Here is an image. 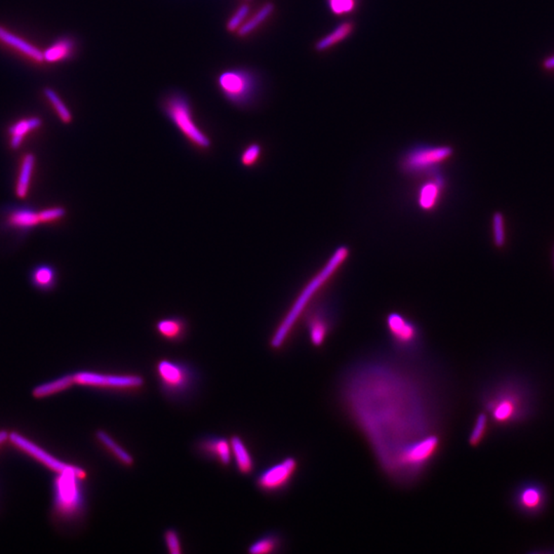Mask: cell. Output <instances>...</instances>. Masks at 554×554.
Here are the masks:
<instances>
[{"instance_id": "1", "label": "cell", "mask_w": 554, "mask_h": 554, "mask_svg": "<svg viewBox=\"0 0 554 554\" xmlns=\"http://www.w3.org/2000/svg\"><path fill=\"white\" fill-rule=\"evenodd\" d=\"M423 374L390 358H367L344 374L340 400L382 471L410 485L435 462L443 447L440 410Z\"/></svg>"}, {"instance_id": "2", "label": "cell", "mask_w": 554, "mask_h": 554, "mask_svg": "<svg viewBox=\"0 0 554 554\" xmlns=\"http://www.w3.org/2000/svg\"><path fill=\"white\" fill-rule=\"evenodd\" d=\"M482 407L499 428H509L527 422L535 410L532 387L520 378L501 379L484 390Z\"/></svg>"}, {"instance_id": "3", "label": "cell", "mask_w": 554, "mask_h": 554, "mask_svg": "<svg viewBox=\"0 0 554 554\" xmlns=\"http://www.w3.org/2000/svg\"><path fill=\"white\" fill-rule=\"evenodd\" d=\"M349 254L350 250L346 245H341L332 252V256L330 257L329 260L321 268V270H319L318 273L308 281L307 285L297 297L289 311L274 332L273 336L270 340V346L272 349H281L285 345L290 335L292 334L295 325L302 318L308 305L311 302V299H313L318 291L325 287V283L340 269L341 266L346 262Z\"/></svg>"}, {"instance_id": "4", "label": "cell", "mask_w": 554, "mask_h": 554, "mask_svg": "<svg viewBox=\"0 0 554 554\" xmlns=\"http://www.w3.org/2000/svg\"><path fill=\"white\" fill-rule=\"evenodd\" d=\"M454 154V149L447 145H417L403 153L400 168L405 174L423 176L440 172L443 163Z\"/></svg>"}, {"instance_id": "5", "label": "cell", "mask_w": 554, "mask_h": 554, "mask_svg": "<svg viewBox=\"0 0 554 554\" xmlns=\"http://www.w3.org/2000/svg\"><path fill=\"white\" fill-rule=\"evenodd\" d=\"M163 109L166 116L184 137L201 150L210 147V140L195 123L189 102L182 95H172L165 99Z\"/></svg>"}, {"instance_id": "6", "label": "cell", "mask_w": 554, "mask_h": 554, "mask_svg": "<svg viewBox=\"0 0 554 554\" xmlns=\"http://www.w3.org/2000/svg\"><path fill=\"white\" fill-rule=\"evenodd\" d=\"M386 327L394 348L402 356L411 358L418 353L421 346V332L413 320L398 312H392L387 316Z\"/></svg>"}, {"instance_id": "7", "label": "cell", "mask_w": 554, "mask_h": 554, "mask_svg": "<svg viewBox=\"0 0 554 554\" xmlns=\"http://www.w3.org/2000/svg\"><path fill=\"white\" fill-rule=\"evenodd\" d=\"M156 373L161 387L170 396H185L194 384L195 374L189 365L178 361L159 360Z\"/></svg>"}, {"instance_id": "8", "label": "cell", "mask_w": 554, "mask_h": 554, "mask_svg": "<svg viewBox=\"0 0 554 554\" xmlns=\"http://www.w3.org/2000/svg\"><path fill=\"white\" fill-rule=\"evenodd\" d=\"M513 504L518 513L536 518L544 513L548 504V492L544 485L535 480L522 482L513 494Z\"/></svg>"}, {"instance_id": "9", "label": "cell", "mask_w": 554, "mask_h": 554, "mask_svg": "<svg viewBox=\"0 0 554 554\" xmlns=\"http://www.w3.org/2000/svg\"><path fill=\"white\" fill-rule=\"evenodd\" d=\"M224 96L237 105H245L256 92V79L247 70H229L222 73L219 77Z\"/></svg>"}, {"instance_id": "10", "label": "cell", "mask_w": 554, "mask_h": 554, "mask_svg": "<svg viewBox=\"0 0 554 554\" xmlns=\"http://www.w3.org/2000/svg\"><path fill=\"white\" fill-rule=\"evenodd\" d=\"M299 462L295 457H287L264 471L257 478L259 489L266 493H276L287 489L298 471Z\"/></svg>"}, {"instance_id": "11", "label": "cell", "mask_w": 554, "mask_h": 554, "mask_svg": "<svg viewBox=\"0 0 554 554\" xmlns=\"http://www.w3.org/2000/svg\"><path fill=\"white\" fill-rule=\"evenodd\" d=\"M74 382L86 386L111 388L119 390H137L144 386V379L139 374H105L93 372H79L73 374Z\"/></svg>"}, {"instance_id": "12", "label": "cell", "mask_w": 554, "mask_h": 554, "mask_svg": "<svg viewBox=\"0 0 554 554\" xmlns=\"http://www.w3.org/2000/svg\"><path fill=\"white\" fill-rule=\"evenodd\" d=\"M8 440H11L15 445H17L20 449L25 451L29 455L32 456L37 460L41 461L46 466L50 467V469L55 472L61 473H66V472L79 471V467L72 466V465L66 464L62 461L58 460L53 457L50 454L46 453V451L39 447L35 443L31 442L27 438L24 436L20 435L17 432H13L10 434Z\"/></svg>"}, {"instance_id": "13", "label": "cell", "mask_w": 554, "mask_h": 554, "mask_svg": "<svg viewBox=\"0 0 554 554\" xmlns=\"http://www.w3.org/2000/svg\"><path fill=\"white\" fill-rule=\"evenodd\" d=\"M428 180L423 183L417 194V203L423 210H432L438 207L445 192V180L440 172L429 175Z\"/></svg>"}, {"instance_id": "14", "label": "cell", "mask_w": 554, "mask_h": 554, "mask_svg": "<svg viewBox=\"0 0 554 554\" xmlns=\"http://www.w3.org/2000/svg\"><path fill=\"white\" fill-rule=\"evenodd\" d=\"M86 475L83 469L79 468V471L66 472L61 473V478L59 482V500L61 501L63 506L66 508H76L81 502V495H79V487H77V478H83Z\"/></svg>"}, {"instance_id": "15", "label": "cell", "mask_w": 554, "mask_h": 554, "mask_svg": "<svg viewBox=\"0 0 554 554\" xmlns=\"http://www.w3.org/2000/svg\"><path fill=\"white\" fill-rule=\"evenodd\" d=\"M198 450L201 454L216 460L217 462L228 466L231 463L232 451L230 440L220 436H208L198 442Z\"/></svg>"}, {"instance_id": "16", "label": "cell", "mask_w": 554, "mask_h": 554, "mask_svg": "<svg viewBox=\"0 0 554 554\" xmlns=\"http://www.w3.org/2000/svg\"><path fill=\"white\" fill-rule=\"evenodd\" d=\"M332 321L325 310L312 312L308 316L307 327L310 342L314 347L323 346L331 332Z\"/></svg>"}, {"instance_id": "17", "label": "cell", "mask_w": 554, "mask_h": 554, "mask_svg": "<svg viewBox=\"0 0 554 554\" xmlns=\"http://www.w3.org/2000/svg\"><path fill=\"white\" fill-rule=\"evenodd\" d=\"M230 445L237 469L243 475H249L254 471L255 462L247 445L238 435H234L230 438Z\"/></svg>"}, {"instance_id": "18", "label": "cell", "mask_w": 554, "mask_h": 554, "mask_svg": "<svg viewBox=\"0 0 554 554\" xmlns=\"http://www.w3.org/2000/svg\"><path fill=\"white\" fill-rule=\"evenodd\" d=\"M0 41L8 46H12L19 52L23 53L24 55H27L30 59L34 60L37 63L44 62L43 52H41L39 48L29 42L24 41L21 37L13 34L10 31L6 30V28L0 26Z\"/></svg>"}, {"instance_id": "19", "label": "cell", "mask_w": 554, "mask_h": 554, "mask_svg": "<svg viewBox=\"0 0 554 554\" xmlns=\"http://www.w3.org/2000/svg\"><path fill=\"white\" fill-rule=\"evenodd\" d=\"M156 332L166 341L179 342L187 332L185 320L180 318H163L156 323Z\"/></svg>"}, {"instance_id": "20", "label": "cell", "mask_w": 554, "mask_h": 554, "mask_svg": "<svg viewBox=\"0 0 554 554\" xmlns=\"http://www.w3.org/2000/svg\"><path fill=\"white\" fill-rule=\"evenodd\" d=\"M353 30L354 25L351 22H343L340 25L337 26L331 33L325 35L323 39H321L316 43V50L318 52H325V50H330L332 46L348 39L351 35V33L353 32Z\"/></svg>"}, {"instance_id": "21", "label": "cell", "mask_w": 554, "mask_h": 554, "mask_svg": "<svg viewBox=\"0 0 554 554\" xmlns=\"http://www.w3.org/2000/svg\"><path fill=\"white\" fill-rule=\"evenodd\" d=\"M42 126V121L39 117H31V119H22L18 121L14 126H11V147L13 149H18L23 142L24 137L32 130H37Z\"/></svg>"}, {"instance_id": "22", "label": "cell", "mask_w": 554, "mask_h": 554, "mask_svg": "<svg viewBox=\"0 0 554 554\" xmlns=\"http://www.w3.org/2000/svg\"><path fill=\"white\" fill-rule=\"evenodd\" d=\"M74 50V41L71 39H62L53 43L48 50L43 52L44 61L48 63L63 61L72 55Z\"/></svg>"}, {"instance_id": "23", "label": "cell", "mask_w": 554, "mask_h": 554, "mask_svg": "<svg viewBox=\"0 0 554 554\" xmlns=\"http://www.w3.org/2000/svg\"><path fill=\"white\" fill-rule=\"evenodd\" d=\"M96 436L97 440H99L106 449L109 450L111 453L114 455V457H116L117 460L121 461L123 465H126V466H133V465H134L135 460L133 456L130 455L128 452H126L121 445H119V443L115 442L109 434L106 433L103 430H99V431H97Z\"/></svg>"}, {"instance_id": "24", "label": "cell", "mask_w": 554, "mask_h": 554, "mask_svg": "<svg viewBox=\"0 0 554 554\" xmlns=\"http://www.w3.org/2000/svg\"><path fill=\"white\" fill-rule=\"evenodd\" d=\"M35 166V156L31 153L24 157L22 163L21 172H20L19 180H18L17 187H15V194L19 198H25L28 194L29 186H30L31 176Z\"/></svg>"}, {"instance_id": "25", "label": "cell", "mask_w": 554, "mask_h": 554, "mask_svg": "<svg viewBox=\"0 0 554 554\" xmlns=\"http://www.w3.org/2000/svg\"><path fill=\"white\" fill-rule=\"evenodd\" d=\"M74 383L73 374H67V376L62 377V378L57 379V380L52 381V382L39 385V387L33 390V396L37 398H46V396H52V394L57 393V392L67 389Z\"/></svg>"}, {"instance_id": "26", "label": "cell", "mask_w": 554, "mask_h": 554, "mask_svg": "<svg viewBox=\"0 0 554 554\" xmlns=\"http://www.w3.org/2000/svg\"><path fill=\"white\" fill-rule=\"evenodd\" d=\"M273 11V4H266L263 8H261L260 10L257 12V14L255 15L254 17L250 18V20H248V22L243 23V25L237 30V34H238L239 36L243 37L254 32L259 26L262 25L264 22L272 15Z\"/></svg>"}, {"instance_id": "27", "label": "cell", "mask_w": 554, "mask_h": 554, "mask_svg": "<svg viewBox=\"0 0 554 554\" xmlns=\"http://www.w3.org/2000/svg\"><path fill=\"white\" fill-rule=\"evenodd\" d=\"M8 223L14 227L31 228L41 223L39 212L31 210H15L8 217Z\"/></svg>"}, {"instance_id": "28", "label": "cell", "mask_w": 554, "mask_h": 554, "mask_svg": "<svg viewBox=\"0 0 554 554\" xmlns=\"http://www.w3.org/2000/svg\"><path fill=\"white\" fill-rule=\"evenodd\" d=\"M489 418L485 412L478 414L474 421L471 434H469L468 442L472 447H478L485 440L487 431H489Z\"/></svg>"}, {"instance_id": "29", "label": "cell", "mask_w": 554, "mask_h": 554, "mask_svg": "<svg viewBox=\"0 0 554 554\" xmlns=\"http://www.w3.org/2000/svg\"><path fill=\"white\" fill-rule=\"evenodd\" d=\"M281 546V537L276 534H269V535L264 536L260 539L255 541L250 546L249 553L252 554L273 553Z\"/></svg>"}, {"instance_id": "30", "label": "cell", "mask_w": 554, "mask_h": 554, "mask_svg": "<svg viewBox=\"0 0 554 554\" xmlns=\"http://www.w3.org/2000/svg\"><path fill=\"white\" fill-rule=\"evenodd\" d=\"M43 95L50 102L55 110L57 111L61 121L64 123H70L72 121V114H71L70 110L68 109L67 106L65 105V103H64L63 100L60 97L59 95L50 88H43Z\"/></svg>"}, {"instance_id": "31", "label": "cell", "mask_w": 554, "mask_h": 554, "mask_svg": "<svg viewBox=\"0 0 554 554\" xmlns=\"http://www.w3.org/2000/svg\"><path fill=\"white\" fill-rule=\"evenodd\" d=\"M327 8L332 14L344 15L351 14L358 6V0H327Z\"/></svg>"}, {"instance_id": "32", "label": "cell", "mask_w": 554, "mask_h": 554, "mask_svg": "<svg viewBox=\"0 0 554 554\" xmlns=\"http://www.w3.org/2000/svg\"><path fill=\"white\" fill-rule=\"evenodd\" d=\"M54 278L55 273L52 268L46 267V266L37 268L34 271V274H33V281H34L35 285L44 288V289L50 288L53 285Z\"/></svg>"}, {"instance_id": "33", "label": "cell", "mask_w": 554, "mask_h": 554, "mask_svg": "<svg viewBox=\"0 0 554 554\" xmlns=\"http://www.w3.org/2000/svg\"><path fill=\"white\" fill-rule=\"evenodd\" d=\"M261 153H262V148L259 144L252 143L245 148V151L243 152L241 157V163L247 168H252L258 163L260 159Z\"/></svg>"}, {"instance_id": "34", "label": "cell", "mask_w": 554, "mask_h": 554, "mask_svg": "<svg viewBox=\"0 0 554 554\" xmlns=\"http://www.w3.org/2000/svg\"><path fill=\"white\" fill-rule=\"evenodd\" d=\"M493 236L494 243L498 248L503 247L505 243V222L503 215L496 212L493 217Z\"/></svg>"}, {"instance_id": "35", "label": "cell", "mask_w": 554, "mask_h": 554, "mask_svg": "<svg viewBox=\"0 0 554 554\" xmlns=\"http://www.w3.org/2000/svg\"><path fill=\"white\" fill-rule=\"evenodd\" d=\"M249 13L250 8L248 4H243V6H239L238 10H237L236 12V14L232 15V17L230 18L229 21H228V30L231 31V32L238 30V29L243 25V23H245V18H247V15L249 14Z\"/></svg>"}, {"instance_id": "36", "label": "cell", "mask_w": 554, "mask_h": 554, "mask_svg": "<svg viewBox=\"0 0 554 554\" xmlns=\"http://www.w3.org/2000/svg\"><path fill=\"white\" fill-rule=\"evenodd\" d=\"M165 542L170 554L182 553L180 536L174 529H168L165 533Z\"/></svg>"}, {"instance_id": "37", "label": "cell", "mask_w": 554, "mask_h": 554, "mask_svg": "<svg viewBox=\"0 0 554 554\" xmlns=\"http://www.w3.org/2000/svg\"><path fill=\"white\" fill-rule=\"evenodd\" d=\"M39 216L41 223H50L63 218L65 216V210L63 208H46L39 212Z\"/></svg>"}, {"instance_id": "38", "label": "cell", "mask_w": 554, "mask_h": 554, "mask_svg": "<svg viewBox=\"0 0 554 554\" xmlns=\"http://www.w3.org/2000/svg\"><path fill=\"white\" fill-rule=\"evenodd\" d=\"M543 68L547 71H554V55H549L543 61Z\"/></svg>"}, {"instance_id": "39", "label": "cell", "mask_w": 554, "mask_h": 554, "mask_svg": "<svg viewBox=\"0 0 554 554\" xmlns=\"http://www.w3.org/2000/svg\"><path fill=\"white\" fill-rule=\"evenodd\" d=\"M8 438H10V434L8 432L4 431V430L0 431V443L6 442V440H8Z\"/></svg>"}]
</instances>
